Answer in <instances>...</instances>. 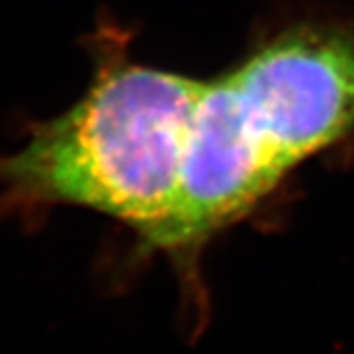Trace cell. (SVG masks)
<instances>
[{
	"mask_svg": "<svg viewBox=\"0 0 354 354\" xmlns=\"http://www.w3.org/2000/svg\"><path fill=\"white\" fill-rule=\"evenodd\" d=\"M354 128V24H297L203 81L171 254L241 221Z\"/></svg>",
	"mask_w": 354,
	"mask_h": 354,
	"instance_id": "7a4b0ae2",
	"label": "cell"
},
{
	"mask_svg": "<svg viewBox=\"0 0 354 354\" xmlns=\"http://www.w3.org/2000/svg\"><path fill=\"white\" fill-rule=\"evenodd\" d=\"M127 39L99 28L83 97L30 124L16 152L0 153V215L81 207L169 252L203 81L134 62Z\"/></svg>",
	"mask_w": 354,
	"mask_h": 354,
	"instance_id": "6da1fadb",
	"label": "cell"
}]
</instances>
